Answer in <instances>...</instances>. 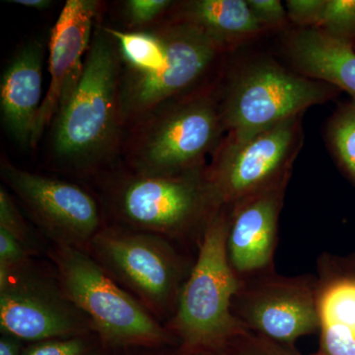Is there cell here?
<instances>
[{"label": "cell", "mask_w": 355, "mask_h": 355, "mask_svg": "<svg viewBox=\"0 0 355 355\" xmlns=\"http://www.w3.org/2000/svg\"><path fill=\"white\" fill-rule=\"evenodd\" d=\"M44 46L41 40L23 44L6 64L0 80V112L6 132L30 147L42 104Z\"/></svg>", "instance_id": "cell-14"}, {"label": "cell", "mask_w": 355, "mask_h": 355, "mask_svg": "<svg viewBox=\"0 0 355 355\" xmlns=\"http://www.w3.org/2000/svg\"><path fill=\"white\" fill-rule=\"evenodd\" d=\"M311 355H326V354H324L323 352H317V354H311Z\"/></svg>", "instance_id": "cell-32"}, {"label": "cell", "mask_w": 355, "mask_h": 355, "mask_svg": "<svg viewBox=\"0 0 355 355\" xmlns=\"http://www.w3.org/2000/svg\"><path fill=\"white\" fill-rule=\"evenodd\" d=\"M24 342L16 336L1 334L0 338V355H23Z\"/></svg>", "instance_id": "cell-29"}, {"label": "cell", "mask_w": 355, "mask_h": 355, "mask_svg": "<svg viewBox=\"0 0 355 355\" xmlns=\"http://www.w3.org/2000/svg\"><path fill=\"white\" fill-rule=\"evenodd\" d=\"M229 207H221L207 223L197 261L166 324L176 338V355H222L248 331L232 313L239 284L228 258Z\"/></svg>", "instance_id": "cell-3"}, {"label": "cell", "mask_w": 355, "mask_h": 355, "mask_svg": "<svg viewBox=\"0 0 355 355\" xmlns=\"http://www.w3.org/2000/svg\"><path fill=\"white\" fill-rule=\"evenodd\" d=\"M257 22L266 33L286 28L289 23L286 8L279 0H247Z\"/></svg>", "instance_id": "cell-26"}, {"label": "cell", "mask_w": 355, "mask_h": 355, "mask_svg": "<svg viewBox=\"0 0 355 355\" xmlns=\"http://www.w3.org/2000/svg\"><path fill=\"white\" fill-rule=\"evenodd\" d=\"M321 347L326 355H355V282H338L319 300Z\"/></svg>", "instance_id": "cell-18"}, {"label": "cell", "mask_w": 355, "mask_h": 355, "mask_svg": "<svg viewBox=\"0 0 355 355\" xmlns=\"http://www.w3.org/2000/svg\"><path fill=\"white\" fill-rule=\"evenodd\" d=\"M240 315L247 329L287 345L321 326L314 292L302 282L291 280L268 282L246 294Z\"/></svg>", "instance_id": "cell-13"}, {"label": "cell", "mask_w": 355, "mask_h": 355, "mask_svg": "<svg viewBox=\"0 0 355 355\" xmlns=\"http://www.w3.org/2000/svg\"><path fill=\"white\" fill-rule=\"evenodd\" d=\"M327 135L336 160L355 181V99L343 104L334 114Z\"/></svg>", "instance_id": "cell-20"}, {"label": "cell", "mask_w": 355, "mask_h": 355, "mask_svg": "<svg viewBox=\"0 0 355 355\" xmlns=\"http://www.w3.org/2000/svg\"><path fill=\"white\" fill-rule=\"evenodd\" d=\"M175 1L127 0L121 2L125 31H144L162 22Z\"/></svg>", "instance_id": "cell-23"}, {"label": "cell", "mask_w": 355, "mask_h": 355, "mask_svg": "<svg viewBox=\"0 0 355 355\" xmlns=\"http://www.w3.org/2000/svg\"><path fill=\"white\" fill-rule=\"evenodd\" d=\"M222 355H301L292 345L249 333L238 336Z\"/></svg>", "instance_id": "cell-24"}, {"label": "cell", "mask_w": 355, "mask_h": 355, "mask_svg": "<svg viewBox=\"0 0 355 355\" xmlns=\"http://www.w3.org/2000/svg\"><path fill=\"white\" fill-rule=\"evenodd\" d=\"M164 20L197 28L227 53L266 34L247 0L175 1Z\"/></svg>", "instance_id": "cell-17"}, {"label": "cell", "mask_w": 355, "mask_h": 355, "mask_svg": "<svg viewBox=\"0 0 355 355\" xmlns=\"http://www.w3.org/2000/svg\"><path fill=\"white\" fill-rule=\"evenodd\" d=\"M120 53L123 70L135 74L157 71L167 58V46L160 25L144 31H125L105 26Z\"/></svg>", "instance_id": "cell-19"}, {"label": "cell", "mask_w": 355, "mask_h": 355, "mask_svg": "<svg viewBox=\"0 0 355 355\" xmlns=\"http://www.w3.org/2000/svg\"><path fill=\"white\" fill-rule=\"evenodd\" d=\"M0 229L6 230L34 253V241L27 222L12 197L4 187L0 188Z\"/></svg>", "instance_id": "cell-25"}, {"label": "cell", "mask_w": 355, "mask_h": 355, "mask_svg": "<svg viewBox=\"0 0 355 355\" xmlns=\"http://www.w3.org/2000/svg\"><path fill=\"white\" fill-rule=\"evenodd\" d=\"M327 0H287L286 8L289 22L296 28H314L321 23Z\"/></svg>", "instance_id": "cell-27"}, {"label": "cell", "mask_w": 355, "mask_h": 355, "mask_svg": "<svg viewBox=\"0 0 355 355\" xmlns=\"http://www.w3.org/2000/svg\"><path fill=\"white\" fill-rule=\"evenodd\" d=\"M219 80L159 105L125 130L121 154L128 169L171 176L205 167L226 132Z\"/></svg>", "instance_id": "cell-2"}, {"label": "cell", "mask_w": 355, "mask_h": 355, "mask_svg": "<svg viewBox=\"0 0 355 355\" xmlns=\"http://www.w3.org/2000/svg\"><path fill=\"white\" fill-rule=\"evenodd\" d=\"M23 355H112L95 333L30 343Z\"/></svg>", "instance_id": "cell-21"}, {"label": "cell", "mask_w": 355, "mask_h": 355, "mask_svg": "<svg viewBox=\"0 0 355 355\" xmlns=\"http://www.w3.org/2000/svg\"><path fill=\"white\" fill-rule=\"evenodd\" d=\"M302 116L244 137H224L207 166L210 184L221 205L232 207L287 183L303 144Z\"/></svg>", "instance_id": "cell-9"}, {"label": "cell", "mask_w": 355, "mask_h": 355, "mask_svg": "<svg viewBox=\"0 0 355 355\" xmlns=\"http://www.w3.org/2000/svg\"><path fill=\"white\" fill-rule=\"evenodd\" d=\"M85 252L159 322L172 319L191 270L170 240L110 223L96 234Z\"/></svg>", "instance_id": "cell-7"}, {"label": "cell", "mask_w": 355, "mask_h": 355, "mask_svg": "<svg viewBox=\"0 0 355 355\" xmlns=\"http://www.w3.org/2000/svg\"><path fill=\"white\" fill-rule=\"evenodd\" d=\"M101 7L102 2L97 0H67L51 30L49 42L51 81L32 137V148L67 106L80 81Z\"/></svg>", "instance_id": "cell-12"}, {"label": "cell", "mask_w": 355, "mask_h": 355, "mask_svg": "<svg viewBox=\"0 0 355 355\" xmlns=\"http://www.w3.org/2000/svg\"><path fill=\"white\" fill-rule=\"evenodd\" d=\"M10 2L27 8L36 9V10H46L53 6V1L51 0H13Z\"/></svg>", "instance_id": "cell-31"}, {"label": "cell", "mask_w": 355, "mask_h": 355, "mask_svg": "<svg viewBox=\"0 0 355 355\" xmlns=\"http://www.w3.org/2000/svg\"><path fill=\"white\" fill-rule=\"evenodd\" d=\"M166 46L165 64L150 74H135L121 67V121L123 130L166 101L216 79L225 51L205 33L182 23H159Z\"/></svg>", "instance_id": "cell-8"}, {"label": "cell", "mask_w": 355, "mask_h": 355, "mask_svg": "<svg viewBox=\"0 0 355 355\" xmlns=\"http://www.w3.org/2000/svg\"><path fill=\"white\" fill-rule=\"evenodd\" d=\"M284 53L291 69L330 84L355 99V50L314 28H296L286 35Z\"/></svg>", "instance_id": "cell-16"}, {"label": "cell", "mask_w": 355, "mask_h": 355, "mask_svg": "<svg viewBox=\"0 0 355 355\" xmlns=\"http://www.w3.org/2000/svg\"><path fill=\"white\" fill-rule=\"evenodd\" d=\"M102 179V207L112 224L179 239L203 234L220 209L207 167L171 176H148L114 169Z\"/></svg>", "instance_id": "cell-4"}, {"label": "cell", "mask_w": 355, "mask_h": 355, "mask_svg": "<svg viewBox=\"0 0 355 355\" xmlns=\"http://www.w3.org/2000/svg\"><path fill=\"white\" fill-rule=\"evenodd\" d=\"M33 252L6 230L0 229V270H12L32 261Z\"/></svg>", "instance_id": "cell-28"}, {"label": "cell", "mask_w": 355, "mask_h": 355, "mask_svg": "<svg viewBox=\"0 0 355 355\" xmlns=\"http://www.w3.org/2000/svg\"><path fill=\"white\" fill-rule=\"evenodd\" d=\"M49 256L67 296L92 322L96 335L114 352L130 349H177L178 342L137 298L84 250L53 245Z\"/></svg>", "instance_id": "cell-5"}, {"label": "cell", "mask_w": 355, "mask_h": 355, "mask_svg": "<svg viewBox=\"0 0 355 355\" xmlns=\"http://www.w3.org/2000/svg\"><path fill=\"white\" fill-rule=\"evenodd\" d=\"M0 329L28 343L95 333L55 275L42 272L33 261L0 270Z\"/></svg>", "instance_id": "cell-10"}, {"label": "cell", "mask_w": 355, "mask_h": 355, "mask_svg": "<svg viewBox=\"0 0 355 355\" xmlns=\"http://www.w3.org/2000/svg\"><path fill=\"white\" fill-rule=\"evenodd\" d=\"M338 88L257 58L220 76L219 99L227 135L244 137L303 116L338 94Z\"/></svg>", "instance_id": "cell-6"}, {"label": "cell", "mask_w": 355, "mask_h": 355, "mask_svg": "<svg viewBox=\"0 0 355 355\" xmlns=\"http://www.w3.org/2000/svg\"><path fill=\"white\" fill-rule=\"evenodd\" d=\"M0 177L53 245L85 251L107 224L101 202L78 184L26 171L6 158Z\"/></svg>", "instance_id": "cell-11"}, {"label": "cell", "mask_w": 355, "mask_h": 355, "mask_svg": "<svg viewBox=\"0 0 355 355\" xmlns=\"http://www.w3.org/2000/svg\"><path fill=\"white\" fill-rule=\"evenodd\" d=\"M121 60L104 25L96 23L83 76L69 102L53 121L51 162L60 171L100 177L121 154Z\"/></svg>", "instance_id": "cell-1"}, {"label": "cell", "mask_w": 355, "mask_h": 355, "mask_svg": "<svg viewBox=\"0 0 355 355\" xmlns=\"http://www.w3.org/2000/svg\"><path fill=\"white\" fill-rule=\"evenodd\" d=\"M317 29L355 50V0H327Z\"/></svg>", "instance_id": "cell-22"}, {"label": "cell", "mask_w": 355, "mask_h": 355, "mask_svg": "<svg viewBox=\"0 0 355 355\" xmlns=\"http://www.w3.org/2000/svg\"><path fill=\"white\" fill-rule=\"evenodd\" d=\"M286 186L273 187L231 207L227 251L233 270L254 272L268 265Z\"/></svg>", "instance_id": "cell-15"}, {"label": "cell", "mask_w": 355, "mask_h": 355, "mask_svg": "<svg viewBox=\"0 0 355 355\" xmlns=\"http://www.w3.org/2000/svg\"><path fill=\"white\" fill-rule=\"evenodd\" d=\"M112 355H176L175 349H130L116 350Z\"/></svg>", "instance_id": "cell-30"}]
</instances>
